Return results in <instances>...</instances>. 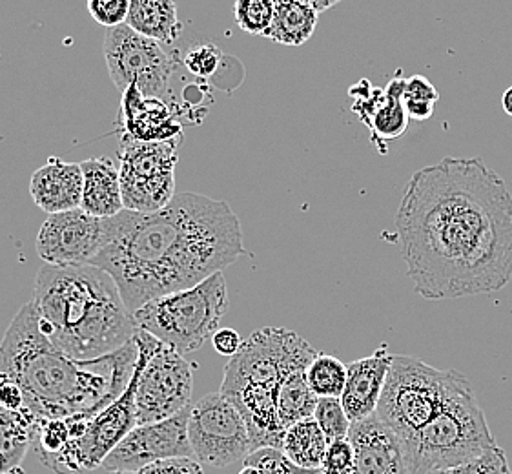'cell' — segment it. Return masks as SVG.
I'll use <instances>...</instances> for the list:
<instances>
[{
	"label": "cell",
	"instance_id": "6da1fadb",
	"mask_svg": "<svg viewBox=\"0 0 512 474\" xmlns=\"http://www.w3.org/2000/svg\"><path fill=\"white\" fill-rule=\"evenodd\" d=\"M394 227L421 298L492 294L512 279V194L482 157H443L414 172Z\"/></svg>",
	"mask_w": 512,
	"mask_h": 474
},
{
	"label": "cell",
	"instance_id": "7a4b0ae2",
	"mask_svg": "<svg viewBox=\"0 0 512 474\" xmlns=\"http://www.w3.org/2000/svg\"><path fill=\"white\" fill-rule=\"evenodd\" d=\"M112 243L90 265L106 270L134 314L154 299L192 289L245 254L243 230L226 201L183 192L159 212L123 210Z\"/></svg>",
	"mask_w": 512,
	"mask_h": 474
},
{
	"label": "cell",
	"instance_id": "3957f363",
	"mask_svg": "<svg viewBox=\"0 0 512 474\" xmlns=\"http://www.w3.org/2000/svg\"><path fill=\"white\" fill-rule=\"evenodd\" d=\"M137 360L135 338L103 358L72 360L42 332L33 301L15 314L0 341V374L17 382L26 409L39 420L99 413L126 391Z\"/></svg>",
	"mask_w": 512,
	"mask_h": 474
},
{
	"label": "cell",
	"instance_id": "277c9868",
	"mask_svg": "<svg viewBox=\"0 0 512 474\" xmlns=\"http://www.w3.org/2000/svg\"><path fill=\"white\" fill-rule=\"evenodd\" d=\"M318 354L294 330L265 327L226 363L221 392L245 416L254 451L281 449L288 427L314 416L319 398L307 369Z\"/></svg>",
	"mask_w": 512,
	"mask_h": 474
},
{
	"label": "cell",
	"instance_id": "5b68a950",
	"mask_svg": "<svg viewBox=\"0 0 512 474\" xmlns=\"http://www.w3.org/2000/svg\"><path fill=\"white\" fill-rule=\"evenodd\" d=\"M31 301L46 338L72 360L103 358L139 332L115 279L95 265H44Z\"/></svg>",
	"mask_w": 512,
	"mask_h": 474
},
{
	"label": "cell",
	"instance_id": "8992f818",
	"mask_svg": "<svg viewBox=\"0 0 512 474\" xmlns=\"http://www.w3.org/2000/svg\"><path fill=\"white\" fill-rule=\"evenodd\" d=\"M401 445L410 474H432L474 460L498 444L472 383L460 372L440 413Z\"/></svg>",
	"mask_w": 512,
	"mask_h": 474
},
{
	"label": "cell",
	"instance_id": "52a82bcc",
	"mask_svg": "<svg viewBox=\"0 0 512 474\" xmlns=\"http://www.w3.org/2000/svg\"><path fill=\"white\" fill-rule=\"evenodd\" d=\"M225 274L217 272L192 289L179 290L146 303L134 312L139 330L181 354L201 349L214 338L228 312Z\"/></svg>",
	"mask_w": 512,
	"mask_h": 474
},
{
	"label": "cell",
	"instance_id": "ba28073f",
	"mask_svg": "<svg viewBox=\"0 0 512 474\" xmlns=\"http://www.w3.org/2000/svg\"><path fill=\"white\" fill-rule=\"evenodd\" d=\"M458 376L414 356H394L376 409L379 420L407 442L440 413Z\"/></svg>",
	"mask_w": 512,
	"mask_h": 474
},
{
	"label": "cell",
	"instance_id": "9c48e42d",
	"mask_svg": "<svg viewBox=\"0 0 512 474\" xmlns=\"http://www.w3.org/2000/svg\"><path fill=\"white\" fill-rule=\"evenodd\" d=\"M139 382L135 391L137 425L163 422L190 407L194 367L185 354L139 330Z\"/></svg>",
	"mask_w": 512,
	"mask_h": 474
},
{
	"label": "cell",
	"instance_id": "30bf717a",
	"mask_svg": "<svg viewBox=\"0 0 512 474\" xmlns=\"http://www.w3.org/2000/svg\"><path fill=\"white\" fill-rule=\"evenodd\" d=\"M177 141L143 143L123 137L119 176L126 210L152 214L174 199Z\"/></svg>",
	"mask_w": 512,
	"mask_h": 474
},
{
	"label": "cell",
	"instance_id": "8fae6325",
	"mask_svg": "<svg viewBox=\"0 0 512 474\" xmlns=\"http://www.w3.org/2000/svg\"><path fill=\"white\" fill-rule=\"evenodd\" d=\"M104 57L115 88L124 92L135 86L144 95L159 99L179 68L177 52L164 50V44L144 37L126 24L106 31Z\"/></svg>",
	"mask_w": 512,
	"mask_h": 474
},
{
	"label": "cell",
	"instance_id": "7c38bea8",
	"mask_svg": "<svg viewBox=\"0 0 512 474\" xmlns=\"http://www.w3.org/2000/svg\"><path fill=\"white\" fill-rule=\"evenodd\" d=\"M188 438L194 458L212 467L245 462L254 451L245 416L223 392H212L190 409Z\"/></svg>",
	"mask_w": 512,
	"mask_h": 474
},
{
	"label": "cell",
	"instance_id": "4fadbf2b",
	"mask_svg": "<svg viewBox=\"0 0 512 474\" xmlns=\"http://www.w3.org/2000/svg\"><path fill=\"white\" fill-rule=\"evenodd\" d=\"M139 382V360L135 365L132 382L128 383L126 391L106 405L99 413L93 414L88 422L86 431L79 440H73L62 453L42 462L57 474H79L82 471H93L103 467L117 445L123 442L128 434L137 427L135 413V391Z\"/></svg>",
	"mask_w": 512,
	"mask_h": 474
},
{
	"label": "cell",
	"instance_id": "5bb4252c",
	"mask_svg": "<svg viewBox=\"0 0 512 474\" xmlns=\"http://www.w3.org/2000/svg\"><path fill=\"white\" fill-rule=\"evenodd\" d=\"M113 234V217L90 216L77 208L48 216L37 234L35 248L46 265H90L112 243Z\"/></svg>",
	"mask_w": 512,
	"mask_h": 474
},
{
	"label": "cell",
	"instance_id": "9a60e30c",
	"mask_svg": "<svg viewBox=\"0 0 512 474\" xmlns=\"http://www.w3.org/2000/svg\"><path fill=\"white\" fill-rule=\"evenodd\" d=\"M190 409L168 420L137 425L121 444L108 454L103 467L108 473H139L144 467L170 458H194L188 438Z\"/></svg>",
	"mask_w": 512,
	"mask_h": 474
},
{
	"label": "cell",
	"instance_id": "2e32d148",
	"mask_svg": "<svg viewBox=\"0 0 512 474\" xmlns=\"http://www.w3.org/2000/svg\"><path fill=\"white\" fill-rule=\"evenodd\" d=\"M349 442L354 449L352 474H410L400 438L378 414L352 423Z\"/></svg>",
	"mask_w": 512,
	"mask_h": 474
},
{
	"label": "cell",
	"instance_id": "e0dca14e",
	"mask_svg": "<svg viewBox=\"0 0 512 474\" xmlns=\"http://www.w3.org/2000/svg\"><path fill=\"white\" fill-rule=\"evenodd\" d=\"M119 124L124 137L143 143H168L183 139V126L174 112L159 99L130 86L123 92Z\"/></svg>",
	"mask_w": 512,
	"mask_h": 474
},
{
	"label": "cell",
	"instance_id": "ac0fdd59",
	"mask_svg": "<svg viewBox=\"0 0 512 474\" xmlns=\"http://www.w3.org/2000/svg\"><path fill=\"white\" fill-rule=\"evenodd\" d=\"M392 358L394 354H390L389 347L381 345L374 354L347 365V383L341 403L350 422H361L376 414Z\"/></svg>",
	"mask_w": 512,
	"mask_h": 474
},
{
	"label": "cell",
	"instance_id": "d6986e66",
	"mask_svg": "<svg viewBox=\"0 0 512 474\" xmlns=\"http://www.w3.org/2000/svg\"><path fill=\"white\" fill-rule=\"evenodd\" d=\"M405 84L407 79H390L385 90L372 88L365 97L356 99L352 106V112L369 126L372 141L381 152H387L381 143L398 139L409 126V114L405 110Z\"/></svg>",
	"mask_w": 512,
	"mask_h": 474
},
{
	"label": "cell",
	"instance_id": "ffe728a7",
	"mask_svg": "<svg viewBox=\"0 0 512 474\" xmlns=\"http://www.w3.org/2000/svg\"><path fill=\"white\" fill-rule=\"evenodd\" d=\"M82 190L81 163H66L59 157H50L48 163L31 176V197L48 216L81 208Z\"/></svg>",
	"mask_w": 512,
	"mask_h": 474
},
{
	"label": "cell",
	"instance_id": "44dd1931",
	"mask_svg": "<svg viewBox=\"0 0 512 474\" xmlns=\"http://www.w3.org/2000/svg\"><path fill=\"white\" fill-rule=\"evenodd\" d=\"M82 190L81 210L95 217L119 216L124 208L123 188L119 166L108 157H92L82 161Z\"/></svg>",
	"mask_w": 512,
	"mask_h": 474
},
{
	"label": "cell",
	"instance_id": "7402d4cb",
	"mask_svg": "<svg viewBox=\"0 0 512 474\" xmlns=\"http://www.w3.org/2000/svg\"><path fill=\"white\" fill-rule=\"evenodd\" d=\"M42 422L28 409L8 411L0 407V474L19 469L30 445L39 436Z\"/></svg>",
	"mask_w": 512,
	"mask_h": 474
},
{
	"label": "cell",
	"instance_id": "603a6c76",
	"mask_svg": "<svg viewBox=\"0 0 512 474\" xmlns=\"http://www.w3.org/2000/svg\"><path fill=\"white\" fill-rule=\"evenodd\" d=\"M126 26L161 44H174L183 33L175 0H132Z\"/></svg>",
	"mask_w": 512,
	"mask_h": 474
},
{
	"label": "cell",
	"instance_id": "cb8c5ba5",
	"mask_svg": "<svg viewBox=\"0 0 512 474\" xmlns=\"http://www.w3.org/2000/svg\"><path fill=\"white\" fill-rule=\"evenodd\" d=\"M327 438L314 416L292 423L285 431L281 451L307 471H319L327 453Z\"/></svg>",
	"mask_w": 512,
	"mask_h": 474
},
{
	"label": "cell",
	"instance_id": "d4e9b609",
	"mask_svg": "<svg viewBox=\"0 0 512 474\" xmlns=\"http://www.w3.org/2000/svg\"><path fill=\"white\" fill-rule=\"evenodd\" d=\"M318 15V11L299 2H276V15L267 39L285 46H301L314 35L318 26Z\"/></svg>",
	"mask_w": 512,
	"mask_h": 474
},
{
	"label": "cell",
	"instance_id": "484cf974",
	"mask_svg": "<svg viewBox=\"0 0 512 474\" xmlns=\"http://www.w3.org/2000/svg\"><path fill=\"white\" fill-rule=\"evenodd\" d=\"M308 385L318 398H341L347 383V365L319 352L307 369Z\"/></svg>",
	"mask_w": 512,
	"mask_h": 474
},
{
	"label": "cell",
	"instance_id": "4316f807",
	"mask_svg": "<svg viewBox=\"0 0 512 474\" xmlns=\"http://www.w3.org/2000/svg\"><path fill=\"white\" fill-rule=\"evenodd\" d=\"M276 15V0H236L234 19L245 33L267 37Z\"/></svg>",
	"mask_w": 512,
	"mask_h": 474
},
{
	"label": "cell",
	"instance_id": "83f0119b",
	"mask_svg": "<svg viewBox=\"0 0 512 474\" xmlns=\"http://www.w3.org/2000/svg\"><path fill=\"white\" fill-rule=\"evenodd\" d=\"M314 420L321 427L328 444L349 438L352 422L343 409L341 398H319Z\"/></svg>",
	"mask_w": 512,
	"mask_h": 474
},
{
	"label": "cell",
	"instance_id": "f1b7e54d",
	"mask_svg": "<svg viewBox=\"0 0 512 474\" xmlns=\"http://www.w3.org/2000/svg\"><path fill=\"white\" fill-rule=\"evenodd\" d=\"M245 465L254 467L261 474H308L310 471L301 469L294 464L287 454L277 447H259L248 454Z\"/></svg>",
	"mask_w": 512,
	"mask_h": 474
},
{
	"label": "cell",
	"instance_id": "f546056e",
	"mask_svg": "<svg viewBox=\"0 0 512 474\" xmlns=\"http://www.w3.org/2000/svg\"><path fill=\"white\" fill-rule=\"evenodd\" d=\"M39 445H37V453L41 462L50 460L53 456L62 453L68 444L72 442V431L66 418L61 420H44L39 431Z\"/></svg>",
	"mask_w": 512,
	"mask_h": 474
},
{
	"label": "cell",
	"instance_id": "4dcf8cb0",
	"mask_svg": "<svg viewBox=\"0 0 512 474\" xmlns=\"http://www.w3.org/2000/svg\"><path fill=\"white\" fill-rule=\"evenodd\" d=\"M432 474H512V471L505 451L500 445H496L474 460Z\"/></svg>",
	"mask_w": 512,
	"mask_h": 474
},
{
	"label": "cell",
	"instance_id": "1f68e13d",
	"mask_svg": "<svg viewBox=\"0 0 512 474\" xmlns=\"http://www.w3.org/2000/svg\"><path fill=\"white\" fill-rule=\"evenodd\" d=\"M223 61V52L212 42H197L183 57L186 70L199 77V79H208L219 70Z\"/></svg>",
	"mask_w": 512,
	"mask_h": 474
},
{
	"label": "cell",
	"instance_id": "d6a6232c",
	"mask_svg": "<svg viewBox=\"0 0 512 474\" xmlns=\"http://www.w3.org/2000/svg\"><path fill=\"white\" fill-rule=\"evenodd\" d=\"M130 2L132 0H86V6L93 21L112 30L128 21Z\"/></svg>",
	"mask_w": 512,
	"mask_h": 474
},
{
	"label": "cell",
	"instance_id": "836d02e7",
	"mask_svg": "<svg viewBox=\"0 0 512 474\" xmlns=\"http://www.w3.org/2000/svg\"><path fill=\"white\" fill-rule=\"evenodd\" d=\"M323 474H352L354 471V449L347 440H338L327 445V453L319 469Z\"/></svg>",
	"mask_w": 512,
	"mask_h": 474
},
{
	"label": "cell",
	"instance_id": "e575fe53",
	"mask_svg": "<svg viewBox=\"0 0 512 474\" xmlns=\"http://www.w3.org/2000/svg\"><path fill=\"white\" fill-rule=\"evenodd\" d=\"M137 474H205V471L195 458H170L148 465Z\"/></svg>",
	"mask_w": 512,
	"mask_h": 474
},
{
	"label": "cell",
	"instance_id": "d590c367",
	"mask_svg": "<svg viewBox=\"0 0 512 474\" xmlns=\"http://www.w3.org/2000/svg\"><path fill=\"white\" fill-rule=\"evenodd\" d=\"M405 99L436 104L440 101V92L436 90V86L427 77L414 75V77L407 79V84H405Z\"/></svg>",
	"mask_w": 512,
	"mask_h": 474
},
{
	"label": "cell",
	"instance_id": "8d00e7d4",
	"mask_svg": "<svg viewBox=\"0 0 512 474\" xmlns=\"http://www.w3.org/2000/svg\"><path fill=\"white\" fill-rule=\"evenodd\" d=\"M0 407H4L8 411H24L26 409L21 387L15 380H11L4 374H0Z\"/></svg>",
	"mask_w": 512,
	"mask_h": 474
},
{
	"label": "cell",
	"instance_id": "74e56055",
	"mask_svg": "<svg viewBox=\"0 0 512 474\" xmlns=\"http://www.w3.org/2000/svg\"><path fill=\"white\" fill-rule=\"evenodd\" d=\"M212 343H214V349H216L221 356H226V358L236 356L239 349L243 347V340H241L239 332H236L234 329L217 330L216 334H214V338H212Z\"/></svg>",
	"mask_w": 512,
	"mask_h": 474
},
{
	"label": "cell",
	"instance_id": "f35d334b",
	"mask_svg": "<svg viewBox=\"0 0 512 474\" xmlns=\"http://www.w3.org/2000/svg\"><path fill=\"white\" fill-rule=\"evenodd\" d=\"M405 110L409 114V119L414 121H427L434 115V104L425 103V101H412L405 99Z\"/></svg>",
	"mask_w": 512,
	"mask_h": 474
},
{
	"label": "cell",
	"instance_id": "ab89813d",
	"mask_svg": "<svg viewBox=\"0 0 512 474\" xmlns=\"http://www.w3.org/2000/svg\"><path fill=\"white\" fill-rule=\"evenodd\" d=\"M276 2H283V0H276ZM290 2H299V4H305L308 8H312L314 11H325L334 8L336 4H339L341 0H290Z\"/></svg>",
	"mask_w": 512,
	"mask_h": 474
},
{
	"label": "cell",
	"instance_id": "60d3db41",
	"mask_svg": "<svg viewBox=\"0 0 512 474\" xmlns=\"http://www.w3.org/2000/svg\"><path fill=\"white\" fill-rule=\"evenodd\" d=\"M502 108L503 112L507 115H511L512 117V86L511 88H507L502 95Z\"/></svg>",
	"mask_w": 512,
	"mask_h": 474
},
{
	"label": "cell",
	"instance_id": "b9f144b4",
	"mask_svg": "<svg viewBox=\"0 0 512 474\" xmlns=\"http://www.w3.org/2000/svg\"><path fill=\"white\" fill-rule=\"evenodd\" d=\"M239 474H261L257 469H254V467H248V465H245L241 471H239Z\"/></svg>",
	"mask_w": 512,
	"mask_h": 474
},
{
	"label": "cell",
	"instance_id": "7bdbcfd3",
	"mask_svg": "<svg viewBox=\"0 0 512 474\" xmlns=\"http://www.w3.org/2000/svg\"><path fill=\"white\" fill-rule=\"evenodd\" d=\"M110 474H137V473H124V471H115V473Z\"/></svg>",
	"mask_w": 512,
	"mask_h": 474
},
{
	"label": "cell",
	"instance_id": "ee69618b",
	"mask_svg": "<svg viewBox=\"0 0 512 474\" xmlns=\"http://www.w3.org/2000/svg\"><path fill=\"white\" fill-rule=\"evenodd\" d=\"M308 474H323V473H321V471H310V473H308Z\"/></svg>",
	"mask_w": 512,
	"mask_h": 474
}]
</instances>
